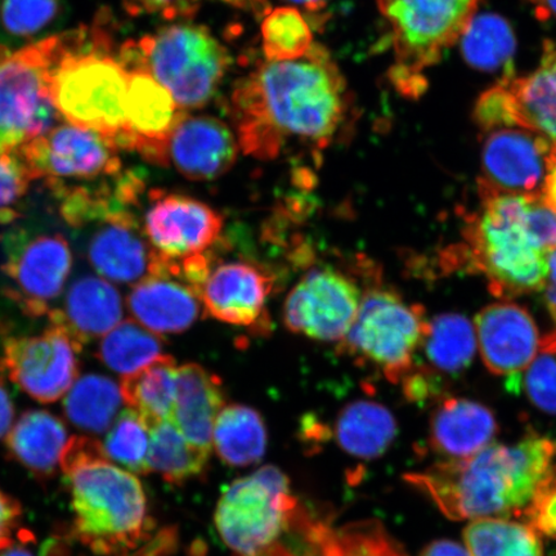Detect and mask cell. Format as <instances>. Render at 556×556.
I'll list each match as a JSON object with an SVG mask.
<instances>
[{
  "label": "cell",
  "mask_w": 556,
  "mask_h": 556,
  "mask_svg": "<svg viewBox=\"0 0 556 556\" xmlns=\"http://www.w3.org/2000/svg\"><path fill=\"white\" fill-rule=\"evenodd\" d=\"M350 109L346 80L328 50L266 61L236 83L229 115L243 154L280 156L290 142L328 148Z\"/></svg>",
  "instance_id": "1"
},
{
  "label": "cell",
  "mask_w": 556,
  "mask_h": 556,
  "mask_svg": "<svg viewBox=\"0 0 556 556\" xmlns=\"http://www.w3.org/2000/svg\"><path fill=\"white\" fill-rule=\"evenodd\" d=\"M481 205L465 217L450 267L485 277L491 293L511 299L544 290L556 249V213L542 194L478 190Z\"/></svg>",
  "instance_id": "2"
},
{
  "label": "cell",
  "mask_w": 556,
  "mask_h": 556,
  "mask_svg": "<svg viewBox=\"0 0 556 556\" xmlns=\"http://www.w3.org/2000/svg\"><path fill=\"white\" fill-rule=\"evenodd\" d=\"M61 469L72 493L74 533L99 556H164L173 531H157L139 479L116 467L102 444L88 437L70 438Z\"/></svg>",
  "instance_id": "3"
},
{
  "label": "cell",
  "mask_w": 556,
  "mask_h": 556,
  "mask_svg": "<svg viewBox=\"0 0 556 556\" xmlns=\"http://www.w3.org/2000/svg\"><path fill=\"white\" fill-rule=\"evenodd\" d=\"M556 467V442L538 433L491 443L469 457L443 460L406 481L452 520L521 518Z\"/></svg>",
  "instance_id": "4"
},
{
  "label": "cell",
  "mask_w": 556,
  "mask_h": 556,
  "mask_svg": "<svg viewBox=\"0 0 556 556\" xmlns=\"http://www.w3.org/2000/svg\"><path fill=\"white\" fill-rule=\"evenodd\" d=\"M117 59L128 72L144 70L154 76L184 111L211 102L231 65L227 48L211 30L189 23L125 41Z\"/></svg>",
  "instance_id": "5"
},
{
  "label": "cell",
  "mask_w": 556,
  "mask_h": 556,
  "mask_svg": "<svg viewBox=\"0 0 556 556\" xmlns=\"http://www.w3.org/2000/svg\"><path fill=\"white\" fill-rule=\"evenodd\" d=\"M129 72L114 48L73 47L58 35V59L50 73L51 99L62 119L115 142L127 124Z\"/></svg>",
  "instance_id": "6"
},
{
  "label": "cell",
  "mask_w": 556,
  "mask_h": 556,
  "mask_svg": "<svg viewBox=\"0 0 556 556\" xmlns=\"http://www.w3.org/2000/svg\"><path fill=\"white\" fill-rule=\"evenodd\" d=\"M481 0H377L391 29L395 64L391 79L402 94L417 97L424 73L460 40Z\"/></svg>",
  "instance_id": "7"
},
{
  "label": "cell",
  "mask_w": 556,
  "mask_h": 556,
  "mask_svg": "<svg viewBox=\"0 0 556 556\" xmlns=\"http://www.w3.org/2000/svg\"><path fill=\"white\" fill-rule=\"evenodd\" d=\"M429 329L422 305L409 303L379 280L365 291L351 329L339 351L361 366L377 368L394 384L414 370Z\"/></svg>",
  "instance_id": "8"
},
{
  "label": "cell",
  "mask_w": 556,
  "mask_h": 556,
  "mask_svg": "<svg viewBox=\"0 0 556 556\" xmlns=\"http://www.w3.org/2000/svg\"><path fill=\"white\" fill-rule=\"evenodd\" d=\"M305 511L289 479L268 465L227 486L215 510V527L235 556H267L283 533L296 530Z\"/></svg>",
  "instance_id": "9"
},
{
  "label": "cell",
  "mask_w": 556,
  "mask_h": 556,
  "mask_svg": "<svg viewBox=\"0 0 556 556\" xmlns=\"http://www.w3.org/2000/svg\"><path fill=\"white\" fill-rule=\"evenodd\" d=\"M54 45L50 37L0 62V154L15 152L62 121L48 88Z\"/></svg>",
  "instance_id": "10"
},
{
  "label": "cell",
  "mask_w": 556,
  "mask_h": 556,
  "mask_svg": "<svg viewBox=\"0 0 556 556\" xmlns=\"http://www.w3.org/2000/svg\"><path fill=\"white\" fill-rule=\"evenodd\" d=\"M33 179L46 186L92 184L123 172L119 149L99 131L60 123L16 150Z\"/></svg>",
  "instance_id": "11"
},
{
  "label": "cell",
  "mask_w": 556,
  "mask_h": 556,
  "mask_svg": "<svg viewBox=\"0 0 556 556\" xmlns=\"http://www.w3.org/2000/svg\"><path fill=\"white\" fill-rule=\"evenodd\" d=\"M3 273L11 281L9 295L27 316L50 315L72 273L73 254L64 236L34 233L15 228L2 238Z\"/></svg>",
  "instance_id": "12"
},
{
  "label": "cell",
  "mask_w": 556,
  "mask_h": 556,
  "mask_svg": "<svg viewBox=\"0 0 556 556\" xmlns=\"http://www.w3.org/2000/svg\"><path fill=\"white\" fill-rule=\"evenodd\" d=\"M475 121L482 131L518 127L556 142V41H547L532 74L503 79L485 90L477 101Z\"/></svg>",
  "instance_id": "13"
},
{
  "label": "cell",
  "mask_w": 556,
  "mask_h": 556,
  "mask_svg": "<svg viewBox=\"0 0 556 556\" xmlns=\"http://www.w3.org/2000/svg\"><path fill=\"white\" fill-rule=\"evenodd\" d=\"M81 348L64 328L51 324L38 336L7 339L2 368L31 399L53 403L64 397L78 378Z\"/></svg>",
  "instance_id": "14"
},
{
  "label": "cell",
  "mask_w": 556,
  "mask_h": 556,
  "mask_svg": "<svg viewBox=\"0 0 556 556\" xmlns=\"http://www.w3.org/2000/svg\"><path fill=\"white\" fill-rule=\"evenodd\" d=\"M363 293L353 278L333 268L302 277L283 304L290 331L318 342H342L356 318Z\"/></svg>",
  "instance_id": "15"
},
{
  "label": "cell",
  "mask_w": 556,
  "mask_h": 556,
  "mask_svg": "<svg viewBox=\"0 0 556 556\" xmlns=\"http://www.w3.org/2000/svg\"><path fill=\"white\" fill-rule=\"evenodd\" d=\"M144 213L143 232L160 258L180 262L214 247L224 229V217L203 201L151 191Z\"/></svg>",
  "instance_id": "16"
},
{
  "label": "cell",
  "mask_w": 556,
  "mask_h": 556,
  "mask_svg": "<svg viewBox=\"0 0 556 556\" xmlns=\"http://www.w3.org/2000/svg\"><path fill=\"white\" fill-rule=\"evenodd\" d=\"M484 135L478 190L542 194L553 149L551 139L518 127L497 128Z\"/></svg>",
  "instance_id": "17"
},
{
  "label": "cell",
  "mask_w": 556,
  "mask_h": 556,
  "mask_svg": "<svg viewBox=\"0 0 556 556\" xmlns=\"http://www.w3.org/2000/svg\"><path fill=\"white\" fill-rule=\"evenodd\" d=\"M476 336L486 370L506 378L510 392H520L521 378L541 350L531 313L510 301L486 305L476 317Z\"/></svg>",
  "instance_id": "18"
},
{
  "label": "cell",
  "mask_w": 556,
  "mask_h": 556,
  "mask_svg": "<svg viewBox=\"0 0 556 556\" xmlns=\"http://www.w3.org/2000/svg\"><path fill=\"white\" fill-rule=\"evenodd\" d=\"M268 268L250 261L213 262L199 298L207 315L241 328L267 329V304L275 288Z\"/></svg>",
  "instance_id": "19"
},
{
  "label": "cell",
  "mask_w": 556,
  "mask_h": 556,
  "mask_svg": "<svg viewBox=\"0 0 556 556\" xmlns=\"http://www.w3.org/2000/svg\"><path fill=\"white\" fill-rule=\"evenodd\" d=\"M185 113L154 76L144 70H131L125 102L127 124L115 144L119 150L137 152L148 163L168 166L169 137Z\"/></svg>",
  "instance_id": "20"
},
{
  "label": "cell",
  "mask_w": 556,
  "mask_h": 556,
  "mask_svg": "<svg viewBox=\"0 0 556 556\" xmlns=\"http://www.w3.org/2000/svg\"><path fill=\"white\" fill-rule=\"evenodd\" d=\"M239 150L238 137L225 122L185 113L169 137L166 160L187 179L214 180L231 170Z\"/></svg>",
  "instance_id": "21"
},
{
  "label": "cell",
  "mask_w": 556,
  "mask_h": 556,
  "mask_svg": "<svg viewBox=\"0 0 556 556\" xmlns=\"http://www.w3.org/2000/svg\"><path fill=\"white\" fill-rule=\"evenodd\" d=\"M93 226L87 256L102 277L117 283H131L152 273L156 254L134 211L115 213Z\"/></svg>",
  "instance_id": "22"
},
{
  "label": "cell",
  "mask_w": 556,
  "mask_h": 556,
  "mask_svg": "<svg viewBox=\"0 0 556 556\" xmlns=\"http://www.w3.org/2000/svg\"><path fill=\"white\" fill-rule=\"evenodd\" d=\"M128 308L139 325L160 336L189 330L198 321L201 301L179 278L151 274L130 291Z\"/></svg>",
  "instance_id": "23"
},
{
  "label": "cell",
  "mask_w": 556,
  "mask_h": 556,
  "mask_svg": "<svg viewBox=\"0 0 556 556\" xmlns=\"http://www.w3.org/2000/svg\"><path fill=\"white\" fill-rule=\"evenodd\" d=\"M498 424L482 403L451 397L438 405L430 419L429 444L443 460L477 454L492 443Z\"/></svg>",
  "instance_id": "24"
},
{
  "label": "cell",
  "mask_w": 556,
  "mask_h": 556,
  "mask_svg": "<svg viewBox=\"0 0 556 556\" xmlns=\"http://www.w3.org/2000/svg\"><path fill=\"white\" fill-rule=\"evenodd\" d=\"M48 317L85 345L122 323V295L103 278L80 277L70 287L62 308L52 309Z\"/></svg>",
  "instance_id": "25"
},
{
  "label": "cell",
  "mask_w": 556,
  "mask_h": 556,
  "mask_svg": "<svg viewBox=\"0 0 556 556\" xmlns=\"http://www.w3.org/2000/svg\"><path fill=\"white\" fill-rule=\"evenodd\" d=\"M225 406V391L217 375L198 364L178 367L172 421L193 447L212 454L215 421Z\"/></svg>",
  "instance_id": "26"
},
{
  "label": "cell",
  "mask_w": 556,
  "mask_h": 556,
  "mask_svg": "<svg viewBox=\"0 0 556 556\" xmlns=\"http://www.w3.org/2000/svg\"><path fill=\"white\" fill-rule=\"evenodd\" d=\"M5 442L16 462L34 475L50 477L68 441L59 417L47 412H27L7 434Z\"/></svg>",
  "instance_id": "27"
},
{
  "label": "cell",
  "mask_w": 556,
  "mask_h": 556,
  "mask_svg": "<svg viewBox=\"0 0 556 556\" xmlns=\"http://www.w3.org/2000/svg\"><path fill=\"white\" fill-rule=\"evenodd\" d=\"M397 430L393 414L374 401L350 403L340 412L336 424L340 447L364 460H374L386 454Z\"/></svg>",
  "instance_id": "28"
},
{
  "label": "cell",
  "mask_w": 556,
  "mask_h": 556,
  "mask_svg": "<svg viewBox=\"0 0 556 556\" xmlns=\"http://www.w3.org/2000/svg\"><path fill=\"white\" fill-rule=\"evenodd\" d=\"M213 448L220 460L231 467H249L266 454L267 429L256 409L243 405H226L215 421Z\"/></svg>",
  "instance_id": "29"
},
{
  "label": "cell",
  "mask_w": 556,
  "mask_h": 556,
  "mask_svg": "<svg viewBox=\"0 0 556 556\" xmlns=\"http://www.w3.org/2000/svg\"><path fill=\"white\" fill-rule=\"evenodd\" d=\"M177 370L176 361L164 354L143 370L123 378L121 388L124 402L141 416L149 428L173 420Z\"/></svg>",
  "instance_id": "30"
},
{
  "label": "cell",
  "mask_w": 556,
  "mask_h": 556,
  "mask_svg": "<svg viewBox=\"0 0 556 556\" xmlns=\"http://www.w3.org/2000/svg\"><path fill=\"white\" fill-rule=\"evenodd\" d=\"M460 41L468 65L479 72L503 73V79L513 78L517 40L511 25L504 17L496 13L472 17Z\"/></svg>",
  "instance_id": "31"
},
{
  "label": "cell",
  "mask_w": 556,
  "mask_h": 556,
  "mask_svg": "<svg viewBox=\"0 0 556 556\" xmlns=\"http://www.w3.org/2000/svg\"><path fill=\"white\" fill-rule=\"evenodd\" d=\"M476 328L458 313H442L429 329L421 350L429 361V370L454 375L467 371L477 352Z\"/></svg>",
  "instance_id": "32"
},
{
  "label": "cell",
  "mask_w": 556,
  "mask_h": 556,
  "mask_svg": "<svg viewBox=\"0 0 556 556\" xmlns=\"http://www.w3.org/2000/svg\"><path fill=\"white\" fill-rule=\"evenodd\" d=\"M122 388L102 375L89 374L74 382L64 401L70 421L85 432L104 433L113 426L123 402Z\"/></svg>",
  "instance_id": "33"
},
{
  "label": "cell",
  "mask_w": 556,
  "mask_h": 556,
  "mask_svg": "<svg viewBox=\"0 0 556 556\" xmlns=\"http://www.w3.org/2000/svg\"><path fill=\"white\" fill-rule=\"evenodd\" d=\"M311 541L319 556H408L378 520H363L339 530L317 520Z\"/></svg>",
  "instance_id": "34"
},
{
  "label": "cell",
  "mask_w": 556,
  "mask_h": 556,
  "mask_svg": "<svg viewBox=\"0 0 556 556\" xmlns=\"http://www.w3.org/2000/svg\"><path fill=\"white\" fill-rule=\"evenodd\" d=\"M464 540L470 556H544L539 534L516 519L470 520Z\"/></svg>",
  "instance_id": "35"
},
{
  "label": "cell",
  "mask_w": 556,
  "mask_h": 556,
  "mask_svg": "<svg viewBox=\"0 0 556 556\" xmlns=\"http://www.w3.org/2000/svg\"><path fill=\"white\" fill-rule=\"evenodd\" d=\"M208 456L193 447L172 420L150 428L149 465L168 483L182 484L201 475Z\"/></svg>",
  "instance_id": "36"
},
{
  "label": "cell",
  "mask_w": 556,
  "mask_h": 556,
  "mask_svg": "<svg viewBox=\"0 0 556 556\" xmlns=\"http://www.w3.org/2000/svg\"><path fill=\"white\" fill-rule=\"evenodd\" d=\"M164 343L157 333L135 321H124L103 337L97 356L111 370L129 377L162 358Z\"/></svg>",
  "instance_id": "37"
},
{
  "label": "cell",
  "mask_w": 556,
  "mask_h": 556,
  "mask_svg": "<svg viewBox=\"0 0 556 556\" xmlns=\"http://www.w3.org/2000/svg\"><path fill=\"white\" fill-rule=\"evenodd\" d=\"M262 40L268 61L301 59L315 46L308 21L295 7L270 10L262 23Z\"/></svg>",
  "instance_id": "38"
},
{
  "label": "cell",
  "mask_w": 556,
  "mask_h": 556,
  "mask_svg": "<svg viewBox=\"0 0 556 556\" xmlns=\"http://www.w3.org/2000/svg\"><path fill=\"white\" fill-rule=\"evenodd\" d=\"M102 447L111 462L136 475H150V428L134 409L117 417Z\"/></svg>",
  "instance_id": "39"
},
{
  "label": "cell",
  "mask_w": 556,
  "mask_h": 556,
  "mask_svg": "<svg viewBox=\"0 0 556 556\" xmlns=\"http://www.w3.org/2000/svg\"><path fill=\"white\" fill-rule=\"evenodd\" d=\"M61 12V0H3L2 21L16 37L33 35L51 25Z\"/></svg>",
  "instance_id": "40"
},
{
  "label": "cell",
  "mask_w": 556,
  "mask_h": 556,
  "mask_svg": "<svg viewBox=\"0 0 556 556\" xmlns=\"http://www.w3.org/2000/svg\"><path fill=\"white\" fill-rule=\"evenodd\" d=\"M33 177L17 152L0 154V224L18 218L17 206L29 190Z\"/></svg>",
  "instance_id": "41"
},
{
  "label": "cell",
  "mask_w": 556,
  "mask_h": 556,
  "mask_svg": "<svg viewBox=\"0 0 556 556\" xmlns=\"http://www.w3.org/2000/svg\"><path fill=\"white\" fill-rule=\"evenodd\" d=\"M521 386L528 400L540 412L556 415V356L541 353L527 368Z\"/></svg>",
  "instance_id": "42"
},
{
  "label": "cell",
  "mask_w": 556,
  "mask_h": 556,
  "mask_svg": "<svg viewBox=\"0 0 556 556\" xmlns=\"http://www.w3.org/2000/svg\"><path fill=\"white\" fill-rule=\"evenodd\" d=\"M521 519L540 538L556 540V467L541 483Z\"/></svg>",
  "instance_id": "43"
},
{
  "label": "cell",
  "mask_w": 556,
  "mask_h": 556,
  "mask_svg": "<svg viewBox=\"0 0 556 556\" xmlns=\"http://www.w3.org/2000/svg\"><path fill=\"white\" fill-rule=\"evenodd\" d=\"M200 0H124L130 16L159 15L165 20L191 18L198 12Z\"/></svg>",
  "instance_id": "44"
},
{
  "label": "cell",
  "mask_w": 556,
  "mask_h": 556,
  "mask_svg": "<svg viewBox=\"0 0 556 556\" xmlns=\"http://www.w3.org/2000/svg\"><path fill=\"white\" fill-rule=\"evenodd\" d=\"M544 291L546 307L553 319L554 328L541 338L540 353L556 354V249L551 256V262H548V276Z\"/></svg>",
  "instance_id": "45"
},
{
  "label": "cell",
  "mask_w": 556,
  "mask_h": 556,
  "mask_svg": "<svg viewBox=\"0 0 556 556\" xmlns=\"http://www.w3.org/2000/svg\"><path fill=\"white\" fill-rule=\"evenodd\" d=\"M20 518L21 505L0 490V551L12 544Z\"/></svg>",
  "instance_id": "46"
},
{
  "label": "cell",
  "mask_w": 556,
  "mask_h": 556,
  "mask_svg": "<svg viewBox=\"0 0 556 556\" xmlns=\"http://www.w3.org/2000/svg\"><path fill=\"white\" fill-rule=\"evenodd\" d=\"M420 556H470L468 548L455 541L437 540L424 548Z\"/></svg>",
  "instance_id": "47"
},
{
  "label": "cell",
  "mask_w": 556,
  "mask_h": 556,
  "mask_svg": "<svg viewBox=\"0 0 556 556\" xmlns=\"http://www.w3.org/2000/svg\"><path fill=\"white\" fill-rule=\"evenodd\" d=\"M13 417H15L13 401L9 389H7L4 382L0 380V438H3L9 433V430L12 427Z\"/></svg>",
  "instance_id": "48"
},
{
  "label": "cell",
  "mask_w": 556,
  "mask_h": 556,
  "mask_svg": "<svg viewBox=\"0 0 556 556\" xmlns=\"http://www.w3.org/2000/svg\"><path fill=\"white\" fill-rule=\"evenodd\" d=\"M542 199L556 213V142H553L551 160H548V170L545 179Z\"/></svg>",
  "instance_id": "49"
},
{
  "label": "cell",
  "mask_w": 556,
  "mask_h": 556,
  "mask_svg": "<svg viewBox=\"0 0 556 556\" xmlns=\"http://www.w3.org/2000/svg\"><path fill=\"white\" fill-rule=\"evenodd\" d=\"M536 11L538 16L544 20L556 18V0H528Z\"/></svg>",
  "instance_id": "50"
},
{
  "label": "cell",
  "mask_w": 556,
  "mask_h": 556,
  "mask_svg": "<svg viewBox=\"0 0 556 556\" xmlns=\"http://www.w3.org/2000/svg\"><path fill=\"white\" fill-rule=\"evenodd\" d=\"M290 4L301 7L305 12L317 13L325 10V7L329 4L330 0H283Z\"/></svg>",
  "instance_id": "51"
},
{
  "label": "cell",
  "mask_w": 556,
  "mask_h": 556,
  "mask_svg": "<svg viewBox=\"0 0 556 556\" xmlns=\"http://www.w3.org/2000/svg\"><path fill=\"white\" fill-rule=\"evenodd\" d=\"M0 556H35L29 547L24 545L21 541L20 544L12 542L10 546H7L0 551Z\"/></svg>",
  "instance_id": "52"
},
{
  "label": "cell",
  "mask_w": 556,
  "mask_h": 556,
  "mask_svg": "<svg viewBox=\"0 0 556 556\" xmlns=\"http://www.w3.org/2000/svg\"><path fill=\"white\" fill-rule=\"evenodd\" d=\"M220 2L239 7V9H253L264 3V0H220Z\"/></svg>",
  "instance_id": "53"
}]
</instances>
